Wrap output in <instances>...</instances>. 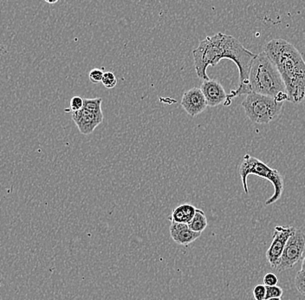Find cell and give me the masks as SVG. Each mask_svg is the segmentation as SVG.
<instances>
[{
	"instance_id": "d6986e66",
	"label": "cell",
	"mask_w": 305,
	"mask_h": 300,
	"mask_svg": "<svg viewBox=\"0 0 305 300\" xmlns=\"http://www.w3.org/2000/svg\"><path fill=\"white\" fill-rule=\"evenodd\" d=\"M104 72L100 70V69H93L89 74V78L90 81L92 84H99L102 81L103 78Z\"/></svg>"
},
{
	"instance_id": "9c48e42d",
	"label": "cell",
	"mask_w": 305,
	"mask_h": 300,
	"mask_svg": "<svg viewBox=\"0 0 305 300\" xmlns=\"http://www.w3.org/2000/svg\"><path fill=\"white\" fill-rule=\"evenodd\" d=\"M181 104L185 111L191 116H197L207 108V102L201 88H193L186 91Z\"/></svg>"
},
{
	"instance_id": "7a4b0ae2",
	"label": "cell",
	"mask_w": 305,
	"mask_h": 300,
	"mask_svg": "<svg viewBox=\"0 0 305 300\" xmlns=\"http://www.w3.org/2000/svg\"><path fill=\"white\" fill-rule=\"evenodd\" d=\"M265 53L281 74L288 101L300 103L305 100V61L297 48L285 39H272L265 44Z\"/></svg>"
},
{
	"instance_id": "ac0fdd59",
	"label": "cell",
	"mask_w": 305,
	"mask_h": 300,
	"mask_svg": "<svg viewBox=\"0 0 305 300\" xmlns=\"http://www.w3.org/2000/svg\"><path fill=\"white\" fill-rule=\"evenodd\" d=\"M283 294H284V291L279 286L266 287V297H265V300H267L269 299H272V298H281L283 296Z\"/></svg>"
},
{
	"instance_id": "2e32d148",
	"label": "cell",
	"mask_w": 305,
	"mask_h": 300,
	"mask_svg": "<svg viewBox=\"0 0 305 300\" xmlns=\"http://www.w3.org/2000/svg\"><path fill=\"white\" fill-rule=\"evenodd\" d=\"M84 107V99L80 98V97H74L71 98V106L70 108H65L64 111L67 113H71V112L79 111L81 109H83Z\"/></svg>"
},
{
	"instance_id": "e0dca14e",
	"label": "cell",
	"mask_w": 305,
	"mask_h": 300,
	"mask_svg": "<svg viewBox=\"0 0 305 300\" xmlns=\"http://www.w3.org/2000/svg\"><path fill=\"white\" fill-rule=\"evenodd\" d=\"M295 287L299 294L305 296V272H298L295 278Z\"/></svg>"
},
{
	"instance_id": "5bb4252c",
	"label": "cell",
	"mask_w": 305,
	"mask_h": 300,
	"mask_svg": "<svg viewBox=\"0 0 305 300\" xmlns=\"http://www.w3.org/2000/svg\"><path fill=\"white\" fill-rule=\"evenodd\" d=\"M102 99L100 98L87 99L84 98V108L95 113H102Z\"/></svg>"
},
{
	"instance_id": "5b68a950",
	"label": "cell",
	"mask_w": 305,
	"mask_h": 300,
	"mask_svg": "<svg viewBox=\"0 0 305 300\" xmlns=\"http://www.w3.org/2000/svg\"><path fill=\"white\" fill-rule=\"evenodd\" d=\"M284 101L265 95L249 93L242 102L245 115L254 123L268 124L281 114Z\"/></svg>"
},
{
	"instance_id": "30bf717a",
	"label": "cell",
	"mask_w": 305,
	"mask_h": 300,
	"mask_svg": "<svg viewBox=\"0 0 305 300\" xmlns=\"http://www.w3.org/2000/svg\"><path fill=\"white\" fill-rule=\"evenodd\" d=\"M206 102L209 107H217L218 105L225 104L228 98L225 89L221 84L215 79L204 80L201 86Z\"/></svg>"
},
{
	"instance_id": "44dd1931",
	"label": "cell",
	"mask_w": 305,
	"mask_h": 300,
	"mask_svg": "<svg viewBox=\"0 0 305 300\" xmlns=\"http://www.w3.org/2000/svg\"><path fill=\"white\" fill-rule=\"evenodd\" d=\"M263 281H264V285L266 287L278 286L279 282V278L276 275L275 273H269L265 274Z\"/></svg>"
},
{
	"instance_id": "4fadbf2b",
	"label": "cell",
	"mask_w": 305,
	"mask_h": 300,
	"mask_svg": "<svg viewBox=\"0 0 305 300\" xmlns=\"http://www.w3.org/2000/svg\"><path fill=\"white\" fill-rule=\"evenodd\" d=\"M188 225L190 227V229L193 231L197 232V233H202L207 226V219L204 214V211L197 208L194 219H192Z\"/></svg>"
},
{
	"instance_id": "cb8c5ba5",
	"label": "cell",
	"mask_w": 305,
	"mask_h": 300,
	"mask_svg": "<svg viewBox=\"0 0 305 300\" xmlns=\"http://www.w3.org/2000/svg\"><path fill=\"white\" fill-rule=\"evenodd\" d=\"M267 300H282L281 298H272V299H269Z\"/></svg>"
},
{
	"instance_id": "7c38bea8",
	"label": "cell",
	"mask_w": 305,
	"mask_h": 300,
	"mask_svg": "<svg viewBox=\"0 0 305 300\" xmlns=\"http://www.w3.org/2000/svg\"><path fill=\"white\" fill-rule=\"evenodd\" d=\"M197 208L191 204H182L177 206L172 211V214L169 217L171 222L183 223L188 224L194 219Z\"/></svg>"
},
{
	"instance_id": "52a82bcc",
	"label": "cell",
	"mask_w": 305,
	"mask_h": 300,
	"mask_svg": "<svg viewBox=\"0 0 305 300\" xmlns=\"http://www.w3.org/2000/svg\"><path fill=\"white\" fill-rule=\"evenodd\" d=\"M296 229L297 228L293 226H276L275 232L272 237V244L265 253L266 260L273 270H277L279 267L285 246L288 242L289 239L295 233Z\"/></svg>"
},
{
	"instance_id": "3957f363",
	"label": "cell",
	"mask_w": 305,
	"mask_h": 300,
	"mask_svg": "<svg viewBox=\"0 0 305 300\" xmlns=\"http://www.w3.org/2000/svg\"><path fill=\"white\" fill-rule=\"evenodd\" d=\"M252 92L268 96L284 102L288 101V95L281 74L265 51L257 54L251 66L247 84L231 91L225 102V106L231 104L232 98Z\"/></svg>"
},
{
	"instance_id": "7402d4cb",
	"label": "cell",
	"mask_w": 305,
	"mask_h": 300,
	"mask_svg": "<svg viewBox=\"0 0 305 300\" xmlns=\"http://www.w3.org/2000/svg\"><path fill=\"white\" fill-rule=\"evenodd\" d=\"M44 1L49 4H54V3H57L59 0H44Z\"/></svg>"
},
{
	"instance_id": "8fae6325",
	"label": "cell",
	"mask_w": 305,
	"mask_h": 300,
	"mask_svg": "<svg viewBox=\"0 0 305 300\" xmlns=\"http://www.w3.org/2000/svg\"><path fill=\"white\" fill-rule=\"evenodd\" d=\"M170 235L175 242L187 246L199 239L202 233H197L190 229L188 224L173 221L170 226Z\"/></svg>"
},
{
	"instance_id": "603a6c76",
	"label": "cell",
	"mask_w": 305,
	"mask_h": 300,
	"mask_svg": "<svg viewBox=\"0 0 305 300\" xmlns=\"http://www.w3.org/2000/svg\"><path fill=\"white\" fill-rule=\"evenodd\" d=\"M301 270L304 271V272H305V258L303 259L302 266H301Z\"/></svg>"
},
{
	"instance_id": "277c9868",
	"label": "cell",
	"mask_w": 305,
	"mask_h": 300,
	"mask_svg": "<svg viewBox=\"0 0 305 300\" xmlns=\"http://www.w3.org/2000/svg\"><path fill=\"white\" fill-rule=\"evenodd\" d=\"M238 173L241 177L243 189L245 194H249L247 185V178L249 176H259L272 183L274 188V194L265 201V206H270L273 203L277 202L281 198L285 189V179L279 170L272 169L259 159L250 155H245L243 162L239 166Z\"/></svg>"
},
{
	"instance_id": "ffe728a7",
	"label": "cell",
	"mask_w": 305,
	"mask_h": 300,
	"mask_svg": "<svg viewBox=\"0 0 305 300\" xmlns=\"http://www.w3.org/2000/svg\"><path fill=\"white\" fill-rule=\"evenodd\" d=\"M253 297L255 300H266V287L265 285H258L253 289Z\"/></svg>"
},
{
	"instance_id": "ba28073f",
	"label": "cell",
	"mask_w": 305,
	"mask_h": 300,
	"mask_svg": "<svg viewBox=\"0 0 305 300\" xmlns=\"http://www.w3.org/2000/svg\"><path fill=\"white\" fill-rule=\"evenodd\" d=\"M71 114L73 121L83 135H91L98 125L101 124L103 121L102 112L95 113L84 108L79 111L71 112Z\"/></svg>"
},
{
	"instance_id": "9a60e30c",
	"label": "cell",
	"mask_w": 305,
	"mask_h": 300,
	"mask_svg": "<svg viewBox=\"0 0 305 300\" xmlns=\"http://www.w3.org/2000/svg\"><path fill=\"white\" fill-rule=\"evenodd\" d=\"M102 84L103 85L104 87L107 89H113L117 85V78L114 76L113 72L107 71L104 72Z\"/></svg>"
},
{
	"instance_id": "8992f818",
	"label": "cell",
	"mask_w": 305,
	"mask_h": 300,
	"mask_svg": "<svg viewBox=\"0 0 305 300\" xmlns=\"http://www.w3.org/2000/svg\"><path fill=\"white\" fill-rule=\"evenodd\" d=\"M305 252V234L301 229H296L295 233L289 239L282 254L277 272L282 273L292 269L302 260Z\"/></svg>"
},
{
	"instance_id": "6da1fadb",
	"label": "cell",
	"mask_w": 305,
	"mask_h": 300,
	"mask_svg": "<svg viewBox=\"0 0 305 300\" xmlns=\"http://www.w3.org/2000/svg\"><path fill=\"white\" fill-rule=\"evenodd\" d=\"M193 56L196 74L202 81L210 79L206 72L209 66L214 67L222 59H227L237 65L239 71V86H245L257 54L247 50L233 36L218 32L203 39L193 51Z\"/></svg>"
}]
</instances>
